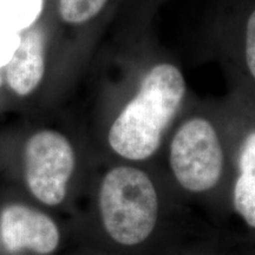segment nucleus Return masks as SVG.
<instances>
[{"instance_id":"obj_6","label":"nucleus","mask_w":255,"mask_h":255,"mask_svg":"<svg viewBox=\"0 0 255 255\" xmlns=\"http://www.w3.org/2000/svg\"><path fill=\"white\" fill-rule=\"evenodd\" d=\"M6 79L18 96L31 95L45 73V44L40 30L27 28L20 33L19 45L8 60Z\"/></svg>"},{"instance_id":"obj_1","label":"nucleus","mask_w":255,"mask_h":255,"mask_svg":"<svg viewBox=\"0 0 255 255\" xmlns=\"http://www.w3.org/2000/svg\"><path fill=\"white\" fill-rule=\"evenodd\" d=\"M186 95V81L177 66L161 63L149 70L135 97L111 124L108 142L129 161H144L158 150L162 136Z\"/></svg>"},{"instance_id":"obj_4","label":"nucleus","mask_w":255,"mask_h":255,"mask_svg":"<svg viewBox=\"0 0 255 255\" xmlns=\"http://www.w3.org/2000/svg\"><path fill=\"white\" fill-rule=\"evenodd\" d=\"M75 168V150L60 132L40 130L27 139L24 150L25 183L43 205L56 207L65 200Z\"/></svg>"},{"instance_id":"obj_8","label":"nucleus","mask_w":255,"mask_h":255,"mask_svg":"<svg viewBox=\"0 0 255 255\" xmlns=\"http://www.w3.org/2000/svg\"><path fill=\"white\" fill-rule=\"evenodd\" d=\"M233 203L244 221L255 229V174H239L233 191Z\"/></svg>"},{"instance_id":"obj_3","label":"nucleus","mask_w":255,"mask_h":255,"mask_svg":"<svg viewBox=\"0 0 255 255\" xmlns=\"http://www.w3.org/2000/svg\"><path fill=\"white\" fill-rule=\"evenodd\" d=\"M175 180L190 193L216 187L223 173V150L214 126L206 119H190L175 132L169 149Z\"/></svg>"},{"instance_id":"obj_9","label":"nucleus","mask_w":255,"mask_h":255,"mask_svg":"<svg viewBox=\"0 0 255 255\" xmlns=\"http://www.w3.org/2000/svg\"><path fill=\"white\" fill-rule=\"evenodd\" d=\"M108 0H58V11L63 21L81 25L90 21L107 5Z\"/></svg>"},{"instance_id":"obj_7","label":"nucleus","mask_w":255,"mask_h":255,"mask_svg":"<svg viewBox=\"0 0 255 255\" xmlns=\"http://www.w3.org/2000/svg\"><path fill=\"white\" fill-rule=\"evenodd\" d=\"M43 0H0V31L20 33L36 21Z\"/></svg>"},{"instance_id":"obj_11","label":"nucleus","mask_w":255,"mask_h":255,"mask_svg":"<svg viewBox=\"0 0 255 255\" xmlns=\"http://www.w3.org/2000/svg\"><path fill=\"white\" fill-rule=\"evenodd\" d=\"M20 33L0 31V66L6 65L19 45Z\"/></svg>"},{"instance_id":"obj_2","label":"nucleus","mask_w":255,"mask_h":255,"mask_svg":"<svg viewBox=\"0 0 255 255\" xmlns=\"http://www.w3.org/2000/svg\"><path fill=\"white\" fill-rule=\"evenodd\" d=\"M98 208L111 240L121 246H138L151 237L157 225V190L141 169L115 167L101 182Z\"/></svg>"},{"instance_id":"obj_10","label":"nucleus","mask_w":255,"mask_h":255,"mask_svg":"<svg viewBox=\"0 0 255 255\" xmlns=\"http://www.w3.org/2000/svg\"><path fill=\"white\" fill-rule=\"evenodd\" d=\"M245 55H246L247 68L250 70L252 77L255 79V9L247 20Z\"/></svg>"},{"instance_id":"obj_5","label":"nucleus","mask_w":255,"mask_h":255,"mask_svg":"<svg viewBox=\"0 0 255 255\" xmlns=\"http://www.w3.org/2000/svg\"><path fill=\"white\" fill-rule=\"evenodd\" d=\"M0 241L9 254L28 251L51 255L59 247L60 232L45 213L23 203H12L0 212Z\"/></svg>"},{"instance_id":"obj_12","label":"nucleus","mask_w":255,"mask_h":255,"mask_svg":"<svg viewBox=\"0 0 255 255\" xmlns=\"http://www.w3.org/2000/svg\"><path fill=\"white\" fill-rule=\"evenodd\" d=\"M239 169L240 173L255 174V138H252L241 148Z\"/></svg>"}]
</instances>
